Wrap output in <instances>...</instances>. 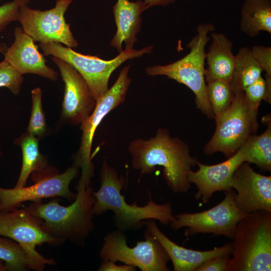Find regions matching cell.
Masks as SVG:
<instances>
[{"label":"cell","mask_w":271,"mask_h":271,"mask_svg":"<svg viewBox=\"0 0 271 271\" xmlns=\"http://www.w3.org/2000/svg\"><path fill=\"white\" fill-rule=\"evenodd\" d=\"M128 151L133 168L141 176L151 174L156 166H161L167 185L173 193H187L190 189L188 174L198 161L191 156L188 146L180 138L172 137L167 128H159L149 139L132 141Z\"/></svg>","instance_id":"obj_1"},{"label":"cell","mask_w":271,"mask_h":271,"mask_svg":"<svg viewBox=\"0 0 271 271\" xmlns=\"http://www.w3.org/2000/svg\"><path fill=\"white\" fill-rule=\"evenodd\" d=\"M100 186L93 192L95 201L92 210L94 215H99L107 211L114 213V225L122 232L141 229L147 219L157 220L167 225L175 219L171 203L158 204L150 196V200L143 206L136 202L126 203L121 191L125 183L124 176L110 166L105 159L100 174Z\"/></svg>","instance_id":"obj_2"},{"label":"cell","mask_w":271,"mask_h":271,"mask_svg":"<svg viewBox=\"0 0 271 271\" xmlns=\"http://www.w3.org/2000/svg\"><path fill=\"white\" fill-rule=\"evenodd\" d=\"M76 190V197L69 206L61 205L60 199L54 197L47 203L31 202L26 208L43 220L52 236L83 246L94 227L92 208L95 199L90 186L77 185Z\"/></svg>","instance_id":"obj_3"},{"label":"cell","mask_w":271,"mask_h":271,"mask_svg":"<svg viewBox=\"0 0 271 271\" xmlns=\"http://www.w3.org/2000/svg\"><path fill=\"white\" fill-rule=\"evenodd\" d=\"M226 271L271 270V211L258 210L238 222Z\"/></svg>","instance_id":"obj_4"},{"label":"cell","mask_w":271,"mask_h":271,"mask_svg":"<svg viewBox=\"0 0 271 271\" xmlns=\"http://www.w3.org/2000/svg\"><path fill=\"white\" fill-rule=\"evenodd\" d=\"M215 29L214 25L206 23L199 24L197 34L187 44L190 52L182 58L166 65H155L146 68L150 76L165 75L185 85L195 95L197 108L208 118H214L208 98L205 78V47L210 40L208 33Z\"/></svg>","instance_id":"obj_5"},{"label":"cell","mask_w":271,"mask_h":271,"mask_svg":"<svg viewBox=\"0 0 271 271\" xmlns=\"http://www.w3.org/2000/svg\"><path fill=\"white\" fill-rule=\"evenodd\" d=\"M45 55H52L61 59L72 65L84 78L96 101L108 90V81L113 71L128 59L150 54L153 47L140 50L125 49L115 58L104 60L99 57L78 53L61 43H40Z\"/></svg>","instance_id":"obj_6"},{"label":"cell","mask_w":271,"mask_h":271,"mask_svg":"<svg viewBox=\"0 0 271 271\" xmlns=\"http://www.w3.org/2000/svg\"><path fill=\"white\" fill-rule=\"evenodd\" d=\"M257 115L258 110L250 106L244 92L235 95L229 107L215 118V130L204 153L210 156L221 152L227 159L231 157L257 130Z\"/></svg>","instance_id":"obj_7"},{"label":"cell","mask_w":271,"mask_h":271,"mask_svg":"<svg viewBox=\"0 0 271 271\" xmlns=\"http://www.w3.org/2000/svg\"><path fill=\"white\" fill-rule=\"evenodd\" d=\"M145 240L138 241L137 245L129 247L123 232L116 229L108 233L99 252L102 261H119L138 267L142 271H169L170 260L164 247L146 229Z\"/></svg>","instance_id":"obj_8"},{"label":"cell","mask_w":271,"mask_h":271,"mask_svg":"<svg viewBox=\"0 0 271 271\" xmlns=\"http://www.w3.org/2000/svg\"><path fill=\"white\" fill-rule=\"evenodd\" d=\"M129 67V65L121 70L114 84L96 101L93 111L80 124L81 144L74 162L81 170V177L78 183L80 185L90 186L91 179L94 174L91 152L95 130L110 111L124 102L131 80L128 76Z\"/></svg>","instance_id":"obj_9"},{"label":"cell","mask_w":271,"mask_h":271,"mask_svg":"<svg viewBox=\"0 0 271 271\" xmlns=\"http://www.w3.org/2000/svg\"><path fill=\"white\" fill-rule=\"evenodd\" d=\"M235 195V192L231 189L225 192V197L220 203L209 209L177 214L170 223V226L175 230L186 227L184 235L187 237L208 233L233 239L238 222L248 214L237 208L234 202Z\"/></svg>","instance_id":"obj_10"},{"label":"cell","mask_w":271,"mask_h":271,"mask_svg":"<svg viewBox=\"0 0 271 271\" xmlns=\"http://www.w3.org/2000/svg\"><path fill=\"white\" fill-rule=\"evenodd\" d=\"M0 235L18 243L43 270L46 265H54L53 259L46 258L36 250V246L47 243L59 245L64 241L52 236L43 220L26 207L0 213Z\"/></svg>","instance_id":"obj_11"},{"label":"cell","mask_w":271,"mask_h":271,"mask_svg":"<svg viewBox=\"0 0 271 271\" xmlns=\"http://www.w3.org/2000/svg\"><path fill=\"white\" fill-rule=\"evenodd\" d=\"M73 0H56L52 9L41 11L24 5L20 9L19 21L24 32L40 43L57 42L69 48L78 44L70 30L64 14Z\"/></svg>","instance_id":"obj_12"},{"label":"cell","mask_w":271,"mask_h":271,"mask_svg":"<svg viewBox=\"0 0 271 271\" xmlns=\"http://www.w3.org/2000/svg\"><path fill=\"white\" fill-rule=\"evenodd\" d=\"M79 168L74 163L63 173L46 177L30 186L10 189L0 187V213L15 210L26 201H38L58 197L74 200L76 193L70 190L69 186L77 176Z\"/></svg>","instance_id":"obj_13"},{"label":"cell","mask_w":271,"mask_h":271,"mask_svg":"<svg viewBox=\"0 0 271 271\" xmlns=\"http://www.w3.org/2000/svg\"><path fill=\"white\" fill-rule=\"evenodd\" d=\"M51 58L65 84L62 116L72 124H80L93 111L96 101L84 78L72 65L59 58Z\"/></svg>","instance_id":"obj_14"},{"label":"cell","mask_w":271,"mask_h":271,"mask_svg":"<svg viewBox=\"0 0 271 271\" xmlns=\"http://www.w3.org/2000/svg\"><path fill=\"white\" fill-rule=\"evenodd\" d=\"M235 191L234 202L241 212L271 211V176L255 172L247 162L235 171L230 184Z\"/></svg>","instance_id":"obj_15"},{"label":"cell","mask_w":271,"mask_h":271,"mask_svg":"<svg viewBox=\"0 0 271 271\" xmlns=\"http://www.w3.org/2000/svg\"><path fill=\"white\" fill-rule=\"evenodd\" d=\"M243 162H245L244 155L240 149L227 160L219 164L209 165L198 161V169L195 172L190 170L188 174L189 182L198 189L195 198L207 203L216 192H225L231 189L233 174Z\"/></svg>","instance_id":"obj_16"},{"label":"cell","mask_w":271,"mask_h":271,"mask_svg":"<svg viewBox=\"0 0 271 271\" xmlns=\"http://www.w3.org/2000/svg\"><path fill=\"white\" fill-rule=\"evenodd\" d=\"M15 40L5 54L8 61L20 73H33L52 81L58 78V73L46 64V60L38 50V46L23 28L14 30Z\"/></svg>","instance_id":"obj_17"},{"label":"cell","mask_w":271,"mask_h":271,"mask_svg":"<svg viewBox=\"0 0 271 271\" xmlns=\"http://www.w3.org/2000/svg\"><path fill=\"white\" fill-rule=\"evenodd\" d=\"M145 225L164 247L171 260L174 271H195L204 262L216 256L231 255L233 243L209 250L200 251L180 246L169 238L159 228L155 220L147 219Z\"/></svg>","instance_id":"obj_18"},{"label":"cell","mask_w":271,"mask_h":271,"mask_svg":"<svg viewBox=\"0 0 271 271\" xmlns=\"http://www.w3.org/2000/svg\"><path fill=\"white\" fill-rule=\"evenodd\" d=\"M147 10L144 2L117 0L113 7L116 32L110 42V45L116 48L119 53L123 50L122 44L125 43V49H132L137 41V34L142 26V13Z\"/></svg>","instance_id":"obj_19"},{"label":"cell","mask_w":271,"mask_h":271,"mask_svg":"<svg viewBox=\"0 0 271 271\" xmlns=\"http://www.w3.org/2000/svg\"><path fill=\"white\" fill-rule=\"evenodd\" d=\"M211 36L212 43L206 57L208 67L205 69V81L220 79L230 82L235 61L233 44L222 33H213Z\"/></svg>","instance_id":"obj_20"},{"label":"cell","mask_w":271,"mask_h":271,"mask_svg":"<svg viewBox=\"0 0 271 271\" xmlns=\"http://www.w3.org/2000/svg\"><path fill=\"white\" fill-rule=\"evenodd\" d=\"M15 143L21 147L22 151L21 170L15 187L26 186L31 173H35L33 178L39 175L33 180L35 182L57 173L54 168H48L46 158L39 151V139L37 137L26 132L16 139Z\"/></svg>","instance_id":"obj_21"},{"label":"cell","mask_w":271,"mask_h":271,"mask_svg":"<svg viewBox=\"0 0 271 271\" xmlns=\"http://www.w3.org/2000/svg\"><path fill=\"white\" fill-rule=\"evenodd\" d=\"M240 30L250 37L260 31L271 34V0H244L240 12Z\"/></svg>","instance_id":"obj_22"},{"label":"cell","mask_w":271,"mask_h":271,"mask_svg":"<svg viewBox=\"0 0 271 271\" xmlns=\"http://www.w3.org/2000/svg\"><path fill=\"white\" fill-rule=\"evenodd\" d=\"M267 127L261 134L249 137L239 149L244 155L245 162L253 163L262 171H271L270 116L264 117Z\"/></svg>","instance_id":"obj_23"},{"label":"cell","mask_w":271,"mask_h":271,"mask_svg":"<svg viewBox=\"0 0 271 271\" xmlns=\"http://www.w3.org/2000/svg\"><path fill=\"white\" fill-rule=\"evenodd\" d=\"M263 71L252 56L250 49L240 48L235 55V61L230 82L235 95L244 91L245 88L261 76Z\"/></svg>","instance_id":"obj_24"},{"label":"cell","mask_w":271,"mask_h":271,"mask_svg":"<svg viewBox=\"0 0 271 271\" xmlns=\"http://www.w3.org/2000/svg\"><path fill=\"white\" fill-rule=\"evenodd\" d=\"M0 260L4 262L6 269L8 271H42L18 243L1 235Z\"/></svg>","instance_id":"obj_25"},{"label":"cell","mask_w":271,"mask_h":271,"mask_svg":"<svg viewBox=\"0 0 271 271\" xmlns=\"http://www.w3.org/2000/svg\"><path fill=\"white\" fill-rule=\"evenodd\" d=\"M206 88L211 107L216 118L229 107L235 94L230 82L224 80L210 81L206 84Z\"/></svg>","instance_id":"obj_26"},{"label":"cell","mask_w":271,"mask_h":271,"mask_svg":"<svg viewBox=\"0 0 271 271\" xmlns=\"http://www.w3.org/2000/svg\"><path fill=\"white\" fill-rule=\"evenodd\" d=\"M32 108L26 132L39 140L45 134L46 122L42 103V91L37 87L32 90Z\"/></svg>","instance_id":"obj_27"},{"label":"cell","mask_w":271,"mask_h":271,"mask_svg":"<svg viewBox=\"0 0 271 271\" xmlns=\"http://www.w3.org/2000/svg\"><path fill=\"white\" fill-rule=\"evenodd\" d=\"M244 93L248 104L258 110L262 100L271 103V77L265 75V79L261 76L246 87Z\"/></svg>","instance_id":"obj_28"},{"label":"cell","mask_w":271,"mask_h":271,"mask_svg":"<svg viewBox=\"0 0 271 271\" xmlns=\"http://www.w3.org/2000/svg\"><path fill=\"white\" fill-rule=\"evenodd\" d=\"M23 80V75L8 61L4 59L0 62V87H6L17 95L20 93Z\"/></svg>","instance_id":"obj_29"},{"label":"cell","mask_w":271,"mask_h":271,"mask_svg":"<svg viewBox=\"0 0 271 271\" xmlns=\"http://www.w3.org/2000/svg\"><path fill=\"white\" fill-rule=\"evenodd\" d=\"M30 0H13L0 6V32L11 22L19 21L20 9Z\"/></svg>","instance_id":"obj_30"},{"label":"cell","mask_w":271,"mask_h":271,"mask_svg":"<svg viewBox=\"0 0 271 271\" xmlns=\"http://www.w3.org/2000/svg\"><path fill=\"white\" fill-rule=\"evenodd\" d=\"M251 54L266 74L271 77V47L254 45L250 49Z\"/></svg>","instance_id":"obj_31"},{"label":"cell","mask_w":271,"mask_h":271,"mask_svg":"<svg viewBox=\"0 0 271 271\" xmlns=\"http://www.w3.org/2000/svg\"><path fill=\"white\" fill-rule=\"evenodd\" d=\"M230 255L214 257L202 263L195 271H226Z\"/></svg>","instance_id":"obj_32"},{"label":"cell","mask_w":271,"mask_h":271,"mask_svg":"<svg viewBox=\"0 0 271 271\" xmlns=\"http://www.w3.org/2000/svg\"><path fill=\"white\" fill-rule=\"evenodd\" d=\"M137 267L124 264V265H117L115 262L111 261H102L98 271H135Z\"/></svg>","instance_id":"obj_33"},{"label":"cell","mask_w":271,"mask_h":271,"mask_svg":"<svg viewBox=\"0 0 271 271\" xmlns=\"http://www.w3.org/2000/svg\"><path fill=\"white\" fill-rule=\"evenodd\" d=\"M176 0H144L147 9L155 6H167L174 3Z\"/></svg>","instance_id":"obj_34"},{"label":"cell","mask_w":271,"mask_h":271,"mask_svg":"<svg viewBox=\"0 0 271 271\" xmlns=\"http://www.w3.org/2000/svg\"><path fill=\"white\" fill-rule=\"evenodd\" d=\"M5 270H6V269L5 266L4 262L3 260H0V271Z\"/></svg>","instance_id":"obj_35"},{"label":"cell","mask_w":271,"mask_h":271,"mask_svg":"<svg viewBox=\"0 0 271 271\" xmlns=\"http://www.w3.org/2000/svg\"><path fill=\"white\" fill-rule=\"evenodd\" d=\"M2 156V150H1V148L0 146V158H1Z\"/></svg>","instance_id":"obj_36"},{"label":"cell","mask_w":271,"mask_h":271,"mask_svg":"<svg viewBox=\"0 0 271 271\" xmlns=\"http://www.w3.org/2000/svg\"><path fill=\"white\" fill-rule=\"evenodd\" d=\"M189 1H190V0H189Z\"/></svg>","instance_id":"obj_37"}]
</instances>
